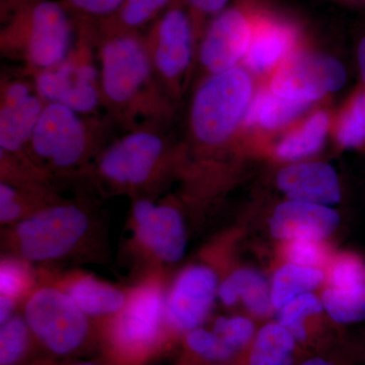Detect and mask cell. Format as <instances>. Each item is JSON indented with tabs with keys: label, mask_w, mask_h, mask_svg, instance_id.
<instances>
[{
	"label": "cell",
	"mask_w": 365,
	"mask_h": 365,
	"mask_svg": "<svg viewBox=\"0 0 365 365\" xmlns=\"http://www.w3.org/2000/svg\"><path fill=\"white\" fill-rule=\"evenodd\" d=\"M347 72L333 57L292 53L274 72L270 90L288 100L312 104L344 86Z\"/></svg>",
	"instance_id": "14"
},
{
	"label": "cell",
	"mask_w": 365,
	"mask_h": 365,
	"mask_svg": "<svg viewBox=\"0 0 365 365\" xmlns=\"http://www.w3.org/2000/svg\"><path fill=\"white\" fill-rule=\"evenodd\" d=\"M340 216L330 206L289 200L271 216L270 232L282 241L307 239L323 241L339 227Z\"/></svg>",
	"instance_id": "17"
},
{
	"label": "cell",
	"mask_w": 365,
	"mask_h": 365,
	"mask_svg": "<svg viewBox=\"0 0 365 365\" xmlns=\"http://www.w3.org/2000/svg\"><path fill=\"white\" fill-rule=\"evenodd\" d=\"M40 283L21 307L42 357L79 359L98 348V328L40 271Z\"/></svg>",
	"instance_id": "7"
},
{
	"label": "cell",
	"mask_w": 365,
	"mask_h": 365,
	"mask_svg": "<svg viewBox=\"0 0 365 365\" xmlns=\"http://www.w3.org/2000/svg\"><path fill=\"white\" fill-rule=\"evenodd\" d=\"M357 63H359L360 78L365 88V35L359 41V47H357Z\"/></svg>",
	"instance_id": "40"
},
{
	"label": "cell",
	"mask_w": 365,
	"mask_h": 365,
	"mask_svg": "<svg viewBox=\"0 0 365 365\" xmlns=\"http://www.w3.org/2000/svg\"><path fill=\"white\" fill-rule=\"evenodd\" d=\"M311 104L288 100L265 88L253 98L246 117L247 125H258L266 130H276L294 121Z\"/></svg>",
	"instance_id": "23"
},
{
	"label": "cell",
	"mask_w": 365,
	"mask_h": 365,
	"mask_svg": "<svg viewBox=\"0 0 365 365\" xmlns=\"http://www.w3.org/2000/svg\"><path fill=\"white\" fill-rule=\"evenodd\" d=\"M297 340L279 322L262 327L250 348L249 365H292Z\"/></svg>",
	"instance_id": "22"
},
{
	"label": "cell",
	"mask_w": 365,
	"mask_h": 365,
	"mask_svg": "<svg viewBox=\"0 0 365 365\" xmlns=\"http://www.w3.org/2000/svg\"><path fill=\"white\" fill-rule=\"evenodd\" d=\"M148 59L160 85L176 103L193 58L197 40L193 21L175 0L143 34Z\"/></svg>",
	"instance_id": "11"
},
{
	"label": "cell",
	"mask_w": 365,
	"mask_h": 365,
	"mask_svg": "<svg viewBox=\"0 0 365 365\" xmlns=\"http://www.w3.org/2000/svg\"><path fill=\"white\" fill-rule=\"evenodd\" d=\"M211 330L237 354L251 344L256 335L253 322L245 317H220L215 319Z\"/></svg>",
	"instance_id": "33"
},
{
	"label": "cell",
	"mask_w": 365,
	"mask_h": 365,
	"mask_svg": "<svg viewBox=\"0 0 365 365\" xmlns=\"http://www.w3.org/2000/svg\"><path fill=\"white\" fill-rule=\"evenodd\" d=\"M180 155L165 131L125 132L101 151L83 178L106 195L155 197Z\"/></svg>",
	"instance_id": "4"
},
{
	"label": "cell",
	"mask_w": 365,
	"mask_h": 365,
	"mask_svg": "<svg viewBox=\"0 0 365 365\" xmlns=\"http://www.w3.org/2000/svg\"><path fill=\"white\" fill-rule=\"evenodd\" d=\"M97 44L105 116L125 132L165 131L175 102L153 72L143 34L111 36Z\"/></svg>",
	"instance_id": "1"
},
{
	"label": "cell",
	"mask_w": 365,
	"mask_h": 365,
	"mask_svg": "<svg viewBox=\"0 0 365 365\" xmlns=\"http://www.w3.org/2000/svg\"><path fill=\"white\" fill-rule=\"evenodd\" d=\"M322 302L329 317L340 325L365 321V284L349 288L329 287Z\"/></svg>",
	"instance_id": "30"
},
{
	"label": "cell",
	"mask_w": 365,
	"mask_h": 365,
	"mask_svg": "<svg viewBox=\"0 0 365 365\" xmlns=\"http://www.w3.org/2000/svg\"><path fill=\"white\" fill-rule=\"evenodd\" d=\"M1 23L0 51L21 62L26 76L66 58L78 31L76 19L60 0H29Z\"/></svg>",
	"instance_id": "6"
},
{
	"label": "cell",
	"mask_w": 365,
	"mask_h": 365,
	"mask_svg": "<svg viewBox=\"0 0 365 365\" xmlns=\"http://www.w3.org/2000/svg\"><path fill=\"white\" fill-rule=\"evenodd\" d=\"M97 216L85 200L55 201L13 227L2 228L6 254L49 265L88 253L97 240Z\"/></svg>",
	"instance_id": "3"
},
{
	"label": "cell",
	"mask_w": 365,
	"mask_h": 365,
	"mask_svg": "<svg viewBox=\"0 0 365 365\" xmlns=\"http://www.w3.org/2000/svg\"><path fill=\"white\" fill-rule=\"evenodd\" d=\"M32 365H109L104 359L98 360L72 359L57 360L51 359H46V357H40Z\"/></svg>",
	"instance_id": "38"
},
{
	"label": "cell",
	"mask_w": 365,
	"mask_h": 365,
	"mask_svg": "<svg viewBox=\"0 0 365 365\" xmlns=\"http://www.w3.org/2000/svg\"><path fill=\"white\" fill-rule=\"evenodd\" d=\"M60 198L57 193L0 182V225L2 228L13 227Z\"/></svg>",
	"instance_id": "25"
},
{
	"label": "cell",
	"mask_w": 365,
	"mask_h": 365,
	"mask_svg": "<svg viewBox=\"0 0 365 365\" xmlns=\"http://www.w3.org/2000/svg\"><path fill=\"white\" fill-rule=\"evenodd\" d=\"M39 353L21 311L0 325V365H32Z\"/></svg>",
	"instance_id": "26"
},
{
	"label": "cell",
	"mask_w": 365,
	"mask_h": 365,
	"mask_svg": "<svg viewBox=\"0 0 365 365\" xmlns=\"http://www.w3.org/2000/svg\"><path fill=\"white\" fill-rule=\"evenodd\" d=\"M252 100L253 83L241 67L209 76L190 108V135L197 148L215 150L227 144L244 121Z\"/></svg>",
	"instance_id": "8"
},
{
	"label": "cell",
	"mask_w": 365,
	"mask_h": 365,
	"mask_svg": "<svg viewBox=\"0 0 365 365\" xmlns=\"http://www.w3.org/2000/svg\"><path fill=\"white\" fill-rule=\"evenodd\" d=\"M78 20L102 23L119 11L124 0H60Z\"/></svg>",
	"instance_id": "35"
},
{
	"label": "cell",
	"mask_w": 365,
	"mask_h": 365,
	"mask_svg": "<svg viewBox=\"0 0 365 365\" xmlns=\"http://www.w3.org/2000/svg\"><path fill=\"white\" fill-rule=\"evenodd\" d=\"M41 273L61 288L98 327L116 316L126 304L129 287H118L93 274L81 270Z\"/></svg>",
	"instance_id": "16"
},
{
	"label": "cell",
	"mask_w": 365,
	"mask_h": 365,
	"mask_svg": "<svg viewBox=\"0 0 365 365\" xmlns=\"http://www.w3.org/2000/svg\"><path fill=\"white\" fill-rule=\"evenodd\" d=\"M330 287L349 288L365 284V261L357 255L338 257L330 270Z\"/></svg>",
	"instance_id": "34"
},
{
	"label": "cell",
	"mask_w": 365,
	"mask_h": 365,
	"mask_svg": "<svg viewBox=\"0 0 365 365\" xmlns=\"http://www.w3.org/2000/svg\"><path fill=\"white\" fill-rule=\"evenodd\" d=\"M182 344L187 359L197 364L225 365L232 361L237 355L217 334L203 326L187 333L182 337Z\"/></svg>",
	"instance_id": "29"
},
{
	"label": "cell",
	"mask_w": 365,
	"mask_h": 365,
	"mask_svg": "<svg viewBox=\"0 0 365 365\" xmlns=\"http://www.w3.org/2000/svg\"><path fill=\"white\" fill-rule=\"evenodd\" d=\"M46 102L31 78L2 74L0 81V160L39 168L30 157L31 139ZM40 169V168H39Z\"/></svg>",
	"instance_id": "12"
},
{
	"label": "cell",
	"mask_w": 365,
	"mask_h": 365,
	"mask_svg": "<svg viewBox=\"0 0 365 365\" xmlns=\"http://www.w3.org/2000/svg\"><path fill=\"white\" fill-rule=\"evenodd\" d=\"M278 188L289 198L330 206L341 200L337 173L325 163H302L288 165L278 173Z\"/></svg>",
	"instance_id": "18"
},
{
	"label": "cell",
	"mask_w": 365,
	"mask_h": 365,
	"mask_svg": "<svg viewBox=\"0 0 365 365\" xmlns=\"http://www.w3.org/2000/svg\"><path fill=\"white\" fill-rule=\"evenodd\" d=\"M336 138L346 150L365 148V88L348 101L336 125Z\"/></svg>",
	"instance_id": "31"
},
{
	"label": "cell",
	"mask_w": 365,
	"mask_h": 365,
	"mask_svg": "<svg viewBox=\"0 0 365 365\" xmlns=\"http://www.w3.org/2000/svg\"><path fill=\"white\" fill-rule=\"evenodd\" d=\"M323 280L324 273L319 268L304 267L292 262L281 266L274 274L270 287L273 307L280 309L299 295L311 292Z\"/></svg>",
	"instance_id": "27"
},
{
	"label": "cell",
	"mask_w": 365,
	"mask_h": 365,
	"mask_svg": "<svg viewBox=\"0 0 365 365\" xmlns=\"http://www.w3.org/2000/svg\"><path fill=\"white\" fill-rule=\"evenodd\" d=\"M128 227L134 251L150 264V271L181 261L187 249L184 216L170 199L131 198Z\"/></svg>",
	"instance_id": "10"
},
{
	"label": "cell",
	"mask_w": 365,
	"mask_h": 365,
	"mask_svg": "<svg viewBox=\"0 0 365 365\" xmlns=\"http://www.w3.org/2000/svg\"><path fill=\"white\" fill-rule=\"evenodd\" d=\"M297 41V31L289 24L272 16H256L245 62L257 73L277 69L294 53Z\"/></svg>",
	"instance_id": "19"
},
{
	"label": "cell",
	"mask_w": 365,
	"mask_h": 365,
	"mask_svg": "<svg viewBox=\"0 0 365 365\" xmlns=\"http://www.w3.org/2000/svg\"><path fill=\"white\" fill-rule=\"evenodd\" d=\"M162 271L129 287L123 309L98 328V348L109 365H148L172 344L165 318Z\"/></svg>",
	"instance_id": "2"
},
{
	"label": "cell",
	"mask_w": 365,
	"mask_h": 365,
	"mask_svg": "<svg viewBox=\"0 0 365 365\" xmlns=\"http://www.w3.org/2000/svg\"><path fill=\"white\" fill-rule=\"evenodd\" d=\"M323 309L322 299L312 292H307L299 295L281 307L277 322L292 333L297 342L302 343L307 338L304 321L309 317L321 313Z\"/></svg>",
	"instance_id": "32"
},
{
	"label": "cell",
	"mask_w": 365,
	"mask_h": 365,
	"mask_svg": "<svg viewBox=\"0 0 365 365\" xmlns=\"http://www.w3.org/2000/svg\"><path fill=\"white\" fill-rule=\"evenodd\" d=\"M319 242L307 239L289 241L287 250L288 259L297 265L318 268L325 258V252Z\"/></svg>",
	"instance_id": "36"
},
{
	"label": "cell",
	"mask_w": 365,
	"mask_h": 365,
	"mask_svg": "<svg viewBox=\"0 0 365 365\" xmlns=\"http://www.w3.org/2000/svg\"><path fill=\"white\" fill-rule=\"evenodd\" d=\"M299 365H333L328 359L322 356H312L302 360Z\"/></svg>",
	"instance_id": "41"
},
{
	"label": "cell",
	"mask_w": 365,
	"mask_h": 365,
	"mask_svg": "<svg viewBox=\"0 0 365 365\" xmlns=\"http://www.w3.org/2000/svg\"><path fill=\"white\" fill-rule=\"evenodd\" d=\"M114 124L105 115L88 116L46 103L32 139L30 157L53 180L85 176L113 139Z\"/></svg>",
	"instance_id": "5"
},
{
	"label": "cell",
	"mask_w": 365,
	"mask_h": 365,
	"mask_svg": "<svg viewBox=\"0 0 365 365\" xmlns=\"http://www.w3.org/2000/svg\"><path fill=\"white\" fill-rule=\"evenodd\" d=\"M256 16L235 6L212 19L201 36L199 59L210 76L237 67L246 56Z\"/></svg>",
	"instance_id": "15"
},
{
	"label": "cell",
	"mask_w": 365,
	"mask_h": 365,
	"mask_svg": "<svg viewBox=\"0 0 365 365\" xmlns=\"http://www.w3.org/2000/svg\"><path fill=\"white\" fill-rule=\"evenodd\" d=\"M329 125L330 118L326 112L314 113L278 143L276 155L284 160H299L311 157L325 143Z\"/></svg>",
	"instance_id": "24"
},
{
	"label": "cell",
	"mask_w": 365,
	"mask_h": 365,
	"mask_svg": "<svg viewBox=\"0 0 365 365\" xmlns=\"http://www.w3.org/2000/svg\"><path fill=\"white\" fill-rule=\"evenodd\" d=\"M40 271L19 257L4 254L0 261V297L13 300L21 307L39 285Z\"/></svg>",
	"instance_id": "28"
},
{
	"label": "cell",
	"mask_w": 365,
	"mask_h": 365,
	"mask_svg": "<svg viewBox=\"0 0 365 365\" xmlns=\"http://www.w3.org/2000/svg\"><path fill=\"white\" fill-rule=\"evenodd\" d=\"M178 365H205V364H197V362L192 361V360L185 359V360H182L181 364H178Z\"/></svg>",
	"instance_id": "42"
},
{
	"label": "cell",
	"mask_w": 365,
	"mask_h": 365,
	"mask_svg": "<svg viewBox=\"0 0 365 365\" xmlns=\"http://www.w3.org/2000/svg\"><path fill=\"white\" fill-rule=\"evenodd\" d=\"M71 52L57 66L31 74L36 90L46 103L69 108L88 116H100L102 109L100 67L95 26L78 20Z\"/></svg>",
	"instance_id": "9"
},
{
	"label": "cell",
	"mask_w": 365,
	"mask_h": 365,
	"mask_svg": "<svg viewBox=\"0 0 365 365\" xmlns=\"http://www.w3.org/2000/svg\"><path fill=\"white\" fill-rule=\"evenodd\" d=\"M218 287L217 274L204 264H193L178 274L165 292V325L173 341L204 325Z\"/></svg>",
	"instance_id": "13"
},
{
	"label": "cell",
	"mask_w": 365,
	"mask_h": 365,
	"mask_svg": "<svg viewBox=\"0 0 365 365\" xmlns=\"http://www.w3.org/2000/svg\"><path fill=\"white\" fill-rule=\"evenodd\" d=\"M218 297L225 306H235L240 299L255 316L265 317L273 307L270 287L254 269L241 268L230 273L218 287Z\"/></svg>",
	"instance_id": "20"
},
{
	"label": "cell",
	"mask_w": 365,
	"mask_h": 365,
	"mask_svg": "<svg viewBox=\"0 0 365 365\" xmlns=\"http://www.w3.org/2000/svg\"><path fill=\"white\" fill-rule=\"evenodd\" d=\"M29 0H0V14L1 19L6 18L9 14L23 6Z\"/></svg>",
	"instance_id": "39"
},
{
	"label": "cell",
	"mask_w": 365,
	"mask_h": 365,
	"mask_svg": "<svg viewBox=\"0 0 365 365\" xmlns=\"http://www.w3.org/2000/svg\"><path fill=\"white\" fill-rule=\"evenodd\" d=\"M230 0H182V4L193 21L197 39L200 34L203 21L208 16L215 18L227 9Z\"/></svg>",
	"instance_id": "37"
},
{
	"label": "cell",
	"mask_w": 365,
	"mask_h": 365,
	"mask_svg": "<svg viewBox=\"0 0 365 365\" xmlns=\"http://www.w3.org/2000/svg\"><path fill=\"white\" fill-rule=\"evenodd\" d=\"M175 0H124L112 18L93 24L97 40L128 33H143Z\"/></svg>",
	"instance_id": "21"
}]
</instances>
